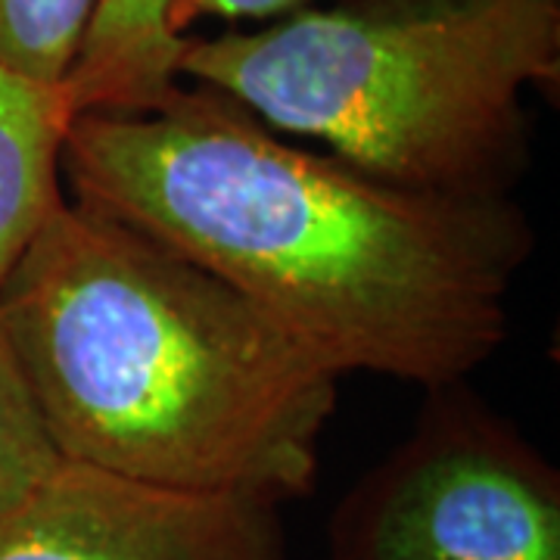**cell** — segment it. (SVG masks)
<instances>
[{
    "mask_svg": "<svg viewBox=\"0 0 560 560\" xmlns=\"http://www.w3.org/2000/svg\"><path fill=\"white\" fill-rule=\"evenodd\" d=\"M62 175L75 200L224 280L330 374L427 393L499 352L536 246L511 197L374 178L197 81L150 113L75 116Z\"/></svg>",
    "mask_w": 560,
    "mask_h": 560,
    "instance_id": "cell-1",
    "label": "cell"
},
{
    "mask_svg": "<svg viewBox=\"0 0 560 560\" xmlns=\"http://www.w3.org/2000/svg\"><path fill=\"white\" fill-rule=\"evenodd\" d=\"M180 0H97L69 75L72 113H150L178 91L180 54L172 13Z\"/></svg>",
    "mask_w": 560,
    "mask_h": 560,
    "instance_id": "cell-7",
    "label": "cell"
},
{
    "mask_svg": "<svg viewBox=\"0 0 560 560\" xmlns=\"http://www.w3.org/2000/svg\"><path fill=\"white\" fill-rule=\"evenodd\" d=\"M0 330L62 460L278 508L315 489L340 377L135 224L62 202Z\"/></svg>",
    "mask_w": 560,
    "mask_h": 560,
    "instance_id": "cell-2",
    "label": "cell"
},
{
    "mask_svg": "<svg viewBox=\"0 0 560 560\" xmlns=\"http://www.w3.org/2000/svg\"><path fill=\"white\" fill-rule=\"evenodd\" d=\"M72 119L62 81L28 79L0 62V290L66 202Z\"/></svg>",
    "mask_w": 560,
    "mask_h": 560,
    "instance_id": "cell-6",
    "label": "cell"
},
{
    "mask_svg": "<svg viewBox=\"0 0 560 560\" xmlns=\"http://www.w3.org/2000/svg\"><path fill=\"white\" fill-rule=\"evenodd\" d=\"M0 560H287L280 508L60 460L0 521Z\"/></svg>",
    "mask_w": 560,
    "mask_h": 560,
    "instance_id": "cell-5",
    "label": "cell"
},
{
    "mask_svg": "<svg viewBox=\"0 0 560 560\" xmlns=\"http://www.w3.org/2000/svg\"><path fill=\"white\" fill-rule=\"evenodd\" d=\"M180 79L408 190L508 197L529 88L558 91L560 0H340L187 35Z\"/></svg>",
    "mask_w": 560,
    "mask_h": 560,
    "instance_id": "cell-3",
    "label": "cell"
},
{
    "mask_svg": "<svg viewBox=\"0 0 560 560\" xmlns=\"http://www.w3.org/2000/svg\"><path fill=\"white\" fill-rule=\"evenodd\" d=\"M60 460V452L47 436L38 405L13 359V349L0 330V521Z\"/></svg>",
    "mask_w": 560,
    "mask_h": 560,
    "instance_id": "cell-9",
    "label": "cell"
},
{
    "mask_svg": "<svg viewBox=\"0 0 560 560\" xmlns=\"http://www.w3.org/2000/svg\"><path fill=\"white\" fill-rule=\"evenodd\" d=\"M415 430L327 523L330 560H560V474L464 383L430 389Z\"/></svg>",
    "mask_w": 560,
    "mask_h": 560,
    "instance_id": "cell-4",
    "label": "cell"
},
{
    "mask_svg": "<svg viewBox=\"0 0 560 560\" xmlns=\"http://www.w3.org/2000/svg\"><path fill=\"white\" fill-rule=\"evenodd\" d=\"M305 3L308 0H180L172 13V25L178 35H187V28L200 20H280Z\"/></svg>",
    "mask_w": 560,
    "mask_h": 560,
    "instance_id": "cell-10",
    "label": "cell"
},
{
    "mask_svg": "<svg viewBox=\"0 0 560 560\" xmlns=\"http://www.w3.org/2000/svg\"><path fill=\"white\" fill-rule=\"evenodd\" d=\"M97 0H0V62L38 81H62L79 57Z\"/></svg>",
    "mask_w": 560,
    "mask_h": 560,
    "instance_id": "cell-8",
    "label": "cell"
}]
</instances>
